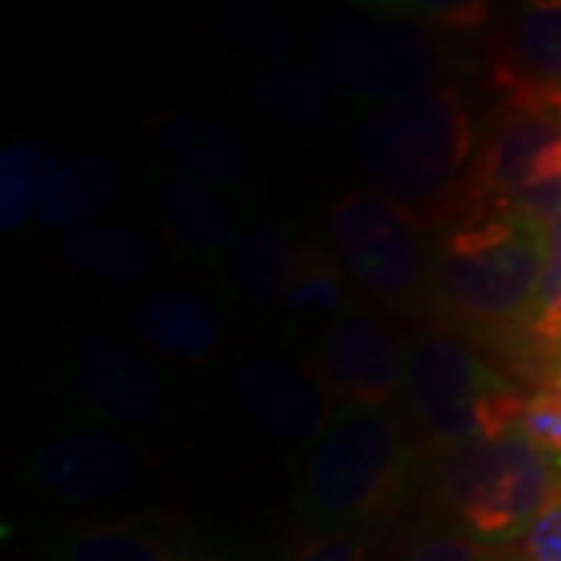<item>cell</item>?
Returning a JSON list of instances; mask_svg holds the SVG:
<instances>
[{"mask_svg": "<svg viewBox=\"0 0 561 561\" xmlns=\"http://www.w3.org/2000/svg\"><path fill=\"white\" fill-rule=\"evenodd\" d=\"M57 157L41 140H16L0 157V228H22L38 213L44 191L57 175Z\"/></svg>", "mask_w": 561, "mask_h": 561, "instance_id": "cell-21", "label": "cell"}, {"mask_svg": "<svg viewBox=\"0 0 561 561\" xmlns=\"http://www.w3.org/2000/svg\"><path fill=\"white\" fill-rule=\"evenodd\" d=\"M405 440L378 409H346L331 421L302 481L306 512L337 530L381 522L400 500Z\"/></svg>", "mask_w": 561, "mask_h": 561, "instance_id": "cell-3", "label": "cell"}, {"mask_svg": "<svg viewBox=\"0 0 561 561\" xmlns=\"http://www.w3.org/2000/svg\"><path fill=\"white\" fill-rule=\"evenodd\" d=\"M250 94L265 119L290 131H319L331 119V88L309 66L272 62L253 79Z\"/></svg>", "mask_w": 561, "mask_h": 561, "instance_id": "cell-20", "label": "cell"}, {"mask_svg": "<svg viewBox=\"0 0 561 561\" xmlns=\"http://www.w3.org/2000/svg\"><path fill=\"white\" fill-rule=\"evenodd\" d=\"M405 383L424 431L446 446L515 434L527 400L478 353L437 331L409 346Z\"/></svg>", "mask_w": 561, "mask_h": 561, "instance_id": "cell-5", "label": "cell"}, {"mask_svg": "<svg viewBox=\"0 0 561 561\" xmlns=\"http://www.w3.org/2000/svg\"><path fill=\"white\" fill-rule=\"evenodd\" d=\"M471 219L522 216L549 225L561 213V110L530 98L512 103L493 122L465 187Z\"/></svg>", "mask_w": 561, "mask_h": 561, "instance_id": "cell-7", "label": "cell"}, {"mask_svg": "<svg viewBox=\"0 0 561 561\" xmlns=\"http://www.w3.org/2000/svg\"><path fill=\"white\" fill-rule=\"evenodd\" d=\"M157 203L165 234L187 253L213 256L221 250H234V243L243 238L238 209L216 191L181 175L160 181Z\"/></svg>", "mask_w": 561, "mask_h": 561, "instance_id": "cell-16", "label": "cell"}, {"mask_svg": "<svg viewBox=\"0 0 561 561\" xmlns=\"http://www.w3.org/2000/svg\"><path fill=\"white\" fill-rule=\"evenodd\" d=\"M69 387L98 415L122 427L153 421L165 405L160 368L135 343L106 331L84 334L69 362Z\"/></svg>", "mask_w": 561, "mask_h": 561, "instance_id": "cell-11", "label": "cell"}, {"mask_svg": "<svg viewBox=\"0 0 561 561\" xmlns=\"http://www.w3.org/2000/svg\"><path fill=\"white\" fill-rule=\"evenodd\" d=\"M321 381L356 409H381L400 393L405 356L375 316L343 312L321 337Z\"/></svg>", "mask_w": 561, "mask_h": 561, "instance_id": "cell-12", "label": "cell"}, {"mask_svg": "<svg viewBox=\"0 0 561 561\" xmlns=\"http://www.w3.org/2000/svg\"><path fill=\"white\" fill-rule=\"evenodd\" d=\"M412 10L415 16L440 22L446 28H478L486 20L483 3H419Z\"/></svg>", "mask_w": 561, "mask_h": 561, "instance_id": "cell-30", "label": "cell"}, {"mask_svg": "<svg viewBox=\"0 0 561 561\" xmlns=\"http://www.w3.org/2000/svg\"><path fill=\"white\" fill-rule=\"evenodd\" d=\"M294 561H365V542L353 530H331L306 542Z\"/></svg>", "mask_w": 561, "mask_h": 561, "instance_id": "cell-29", "label": "cell"}, {"mask_svg": "<svg viewBox=\"0 0 561 561\" xmlns=\"http://www.w3.org/2000/svg\"><path fill=\"white\" fill-rule=\"evenodd\" d=\"M500 81L512 98L561 110V0L527 3L502 25Z\"/></svg>", "mask_w": 561, "mask_h": 561, "instance_id": "cell-14", "label": "cell"}, {"mask_svg": "<svg viewBox=\"0 0 561 561\" xmlns=\"http://www.w3.org/2000/svg\"><path fill=\"white\" fill-rule=\"evenodd\" d=\"M135 341L150 356L179 365L213 359L225 343V319L201 290L172 284L147 294L131 312Z\"/></svg>", "mask_w": 561, "mask_h": 561, "instance_id": "cell-13", "label": "cell"}, {"mask_svg": "<svg viewBox=\"0 0 561 561\" xmlns=\"http://www.w3.org/2000/svg\"><path fill=\"white\" fill-rule=\"evenodd\" d=\"M518 434L561 468V371H556L549 381H542L524 400Z\"/></svg>", "mask_w": 561, "mask_h": 561, "instance_id": "cell-25", "label": "cell"}, {"mask_svg": "<svg viewBox=\"0 0 561 561\" xmlns=\"http://www.w3.org/2000/svg\"><path fill=\"white\" fill-rule=\"evenodd\" d=\"M243 419L278 443H316L331 427V393L316 371L278 356H250L231 375Z\"/></svg>", "mask_w": 561, "mask_h": 561, "instance_id": "cell-10", "label": "cell"}, {"mask_svg": "<svg viewBox=\"0 0 561 561\" xmlns=\"http://www.w3.org/2000/svg\"><path fill=\"white\" fill-rule=\"evenodd\" d=\"M309 47L324 84L362 101L393 103L431 91L446 69L440 41L405 20L328 16L312 28Z\"/></svg>", "mask_w": 561, "mask_h": 561, "instance_id": "cell-6", "label": "cell"}, {"mask_svg": "<svg viewBox=\"0 0 561 561\" xmlns=\"http://www.w3.org/2000/svg\"><path fill=\"white\" fill-rule=\"evenodd\" d=\"M559 465L522 434L449 446L440 493L468 537L483 546L515 542L552 500Z\"/></svg>", "mask_w": 561, "mask_h": 561, "instance_id": "cell-4", "label": "cell"}, {"mask_svg": "<svg viewBox=\"0 0 561 561\" xmlns=\"http://www.w3.org/2000/svg\"><path fill=\"white\" fill-rule=\"evenodd\" d=\"M331 238L343 272L381 302L412 300L424 284L427 260L415 216L378 191H353L331 209Z\"/></svg>", "mask_w": 561, "mask_h": 561, "instance_id": "cell-8", "label": "cell"}, {"mask_svg": "<svg viewBox=\"0 0 561 561\" xmlns=\"http://www.w3.org/2000/svg\"><path fill=\"white\" fill-rule=\"evenodd\" d=\"M471 147V113L459 88H431L381 103L356 131L365 175L375 181L378 194L405 206L412 216L459 187Z\"/></svg>", "mask_w": 561, "mask_h": 561, "instance_id": "cell-1", "label": "cell"}, {"mask_svg": "<svg viewBox=\"0 0 561 561\" xmlns=\"http://www.w3.org/2000/svg\"><path fill=\"white\" fill-rule=\"evenodd\" d=\"M153 144L160 153L181 172V179L194 181L209 191H231L250 172V153L219 122L169 113L150 122Z\"/></svg>", "mask_w": 561, "mask_h": 561, "instance_id": "cell-15", "label": "cell"}, {"mask_svg": "<svg viewBox=\"0 0 561 561\" xmlns=\"http://www.w3.org/2000/svg\"><path fill=\"white\" fill-rule=\"evenodd\" d=\"M527 331L546 350H561V213L546 228V262Z\"/></svg>", "mask_w": 561, "mask_h": 561, "instance_id": "cell-23", "label": "cell"}, {"mask_svg": "<svg viewBox=\"0 0 561 561\" xmlns=\"http://www.w3.org/2000/svg\"><path fill=\"white\" fill-rule=\"evenodd\" d=\"M287 309L294 316H321V319H337L343 302V278L337 265L324 256H302L300 272L287 290Z\"/></svg>", "mask_w": 561, "mask_h": 561, "instance_id": "cell-24", "label": "cell"}, {"mask_svg": "<svg viewBox=\"0 0 561 561\" xmlns=\"http://www.w3.org/2000/svg\"><path fill=\"white\" fill-rule=\"evenodd\" d=\"M546 228L522 216H483L461 225L437 250L434 284L440 300L481 328L530 321L546 262Z\"/></svg>", "mask_w": 561, "mask_h": 561, "instance_id": "cell-2", "label": "cell"}, {"mask_svg": "<svg viewBox=\"0 0 561 561\" xmlns=\"http://www.w3.org/2000/svg\"><path fill=\"white\" fill-rule=\"evenodd\" d=\"M119 187L122 169L116 160L103 153L72 157L47 184L38 221L50 231H79L84 225H94V219H101L116 203Z\"/></svg>", "mask_w": 561, "mask_h": 561, "instance_id": "cell-17", "label": "cell"}, {"mask_svg": "<svg viewBox=\"0 0 561 561\" xmlns=\"http://www.w3.org/2000/svg\"><path fill=\"white\" fill-rule=\"evenodd\" d=\"M225 35L231 41H238L241 47H247L256 57H280L284 50H290L294 35L290 25L268 13V10H234L225 16Z\"/></svg>", "mask_w": 561, "mask_h": 561, "instance_id": "cell-26", "label": "cell"}, {"mask_svg": "<svg viewBox=\"0 0 561 561\" xmlns=\"http://www.w3.org/2000/svg\"><path fill=\"white\" fill-rule=\"evenodd\" d=\"M402 561H502L500 552L468 534H431L419 540Z\"/></svg>", "mask_w": 561, "mask_h": 561, "instance_id": "cell-28", "label": "cell"}, {"mask_svg": "<svg viewBox=\"0 0 561 561\" xmlns=\"http://www.w3.org/2000/svg\"><path fill=\"white\" fill-rule=\"evenodd\" d=\"M147 453L113 427H81L41 443L28 465L44 496L66 505H98L125 496L140 481Z\"/></svg>", "mask_w": 561, "mask_h": 561, "instance_id": "cell-9", "label": "cell"}, {"mask_svg": "<svg viewBox=\"0 0 561 561\" xmlns=\"http://www.w3.org/2000/svg\"><path fill=\"white\" fill-rule=\"evenodd\" d=\"M505 561H561V486H556L552 500L515 540L512 559Z\"/></svg>", "mask_w": 561, "mask_h": 561, "instance_id": "cell-27", "label": "cell"}, {"mask_svg": "<svg viewBox=\"0 0 561 561\" xmlns=\"http://www.w3.org/2000/svg\"><path fill=\"white\" fill-rule=\"evenodd\" d=\"M179 546L144 522L94 524L79 530L54 561H175Z\"/></svg>", "mask_w": 561, "mask_h": 561, "instance_id": "cell-22", "label": "cell"}, {"mask_svg": "<svg viewBox=\"0 0 561 561\" xmlns=\"http://www.w3.org/2000/svg\"><path fill=\"white\" fill-rule=\"evenodd\" d=\"M302 265V253L275 225L243 231L228 253V280L253 306H275L287 300V290Z\"/></svg>", "mask_w": 561, "mask_h": 561, "instance_id": "cell-18", "label": "cell"}, {"mask_svg": "<svg viewBox=\"0 0 561 561\" xmlns=\"http://www.w3.org/2000/svg\"><path fill=\"white\" fill-rule=\"evenodd\" d=\"M60 260L88 278L103 284H138L153 272V247L125 225H84L60 243Z\"/></svg>", "mask_w": 561, "mask_h": 561, "instance_id": "cell-19", "label": "cell"}, {"mask_svg": "<svg viewBox=\"0 0 561 561\" xmlns=\"http://www.w3.org/2000/svg\"><path fill=\"white\" fill-rule=\"evenodd\" d=\"M175 561H225L219 556H209V552H197V549H179Z\"/></svg>", "mask_w": 561, "mask_h": 561, "instance_id": "cell-31", "label": "cell"}]
</instances>
